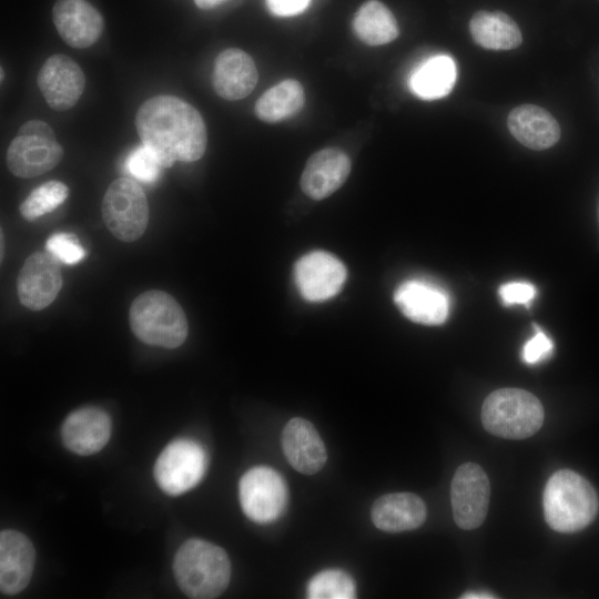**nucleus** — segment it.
<instances>
[{
	"mask_svg": "<svg viewBox=\"0 0 599 599\" xmlns=\"http://www.w3.org/2000/svg\"><path fill=\"white\" fill-rule=\"evenodd\" d=\"M135 128L142 144L153 151L163 167L177 161H197L206 149L202 115L177 97L156 95L143 102L136 112Z\"/></svg>",
	"mask_w": 599,
	"mask_h": 599,
	"instance_id": "nucleus-1",
	"label": "nucleus"
},
{
	"mask_svg": "<svg viewBox=\"0 0 599 599\" xmlns=\"http://www.w3.org/2000/svg\"><path fill=\"white\" fill-rule=\"evenodd\" d=\"M548 526L558 532H576L589 526L599 509L592 485L580 474L561 469L548 479L542 497Z\"/></svg>",
	"mask_w": 599,
	"mask_h": 599,
	"instance_id": "nucleus-2",
	"label": "nucleus"
},
{
	"mask_svg": "<svg viewBox=\"0 0 599 599\" xmlns=\"http://www.w3.org/2000/svg\"><path fill=\"white\" fill-rule=\"evenodd\" d=\"M173 572L180 589L193 599L221 596L231 578V562L223 548L192 538L176 551Z\"/></svg>",
	"mask_w": 599,
	"mask_h": 599,
	"instance_id": "nucleus-3",
	"label": "nucleus"
},
{
	"mask_svg": "<svg viewBox=\"0 0 599 599\" xmlns=\"http://www.w3.org/2000/svg\"><path fill=\"white\" fill-rule=\"evenodd\" d=\"M129 322L133 334L152 346L176 348L189 333L181 305L169 293L159 290L145 291L132 302Z\"/></svg>",
	"mask_w": 599,
	"mask_h": 599,
	"instance_id": "nucleus-4",
	"label": "nucleus"
},
{
	"mask_svg": "<svg viewBox=\"0 0 599 599\" xmlns=\"http://www.w3.org/2000/svg\"><path fill=\"white\" fill-rule=\"evenodd\" d=\"M544 415L540 400L520 388L494 390L481 407L484 428L495 436L507 439L532 436L542 426Z\"/></svg>",
	"mask_w": 599,
	"mask_h": 599,
	"instance_id": "nucleus-5",
	"label": "nucleus"
},
{
	"mask_svg": "<svg viewBox=\"0 0 599 599\" xmlns=\"http://www.w3.org/2000/svg\"><path fill=\"white\" fill-rule=\"evenodd\" d=\"M102 217L109 231L122 242L140 238L149 222L143 189L129 177L114 180L102 200Z\"/></svg>",
	"mask_w": 599,
	"mask_h": 599,
	"instance_id": "nucleus-6",
	"label": "nucleus"
},
{
	"mask_svg": "<svg viewBox=\"0 0 599 599\" xmlns=\"http://www.w3.org/2000/svg\"><path fill=\"white\" fill-rule=\"evenodd\" d=\"M206 468L204 448L193 439L177 438L159 455L154 465V478L164 493L177 496L195 487Z\"/></svg>",
	"mask_w": 599,
	"mask_h": 599,
	"instance_id": "nucleus-7",
	"label": "nucleus"
},
{
	"mask_svg": "<svg viewBox=\"0 0 599 599\" xmlns=\"http://www.w3.org/2000/svg\"><path fill=\"white\" fill-rule=\"evenodd\" d=\"M238 495L244 514L257 524H268L280 518L288 500L285 480L267 466L247 470L240 480Z\"/></svg>",
	"mask_w": 599,
	"mask_h": 599,
	"instance_id": "nucleus-8",
	"label": "nucleus"
},
{
	"mask_svg": "<svg viewBox=\"0 0 599 599\" xmlns=\"http://www.w3.org/2000/svg\"><path fill=\"white\" fill-rule=\"evenodd\" d=\"M490 484L487 474L475 463L460 465L450 485L453 517L464 530L478 528L488 511Z\"/></svg>",
	"mask_w": 599,
	"mask_h": 599,
	"instance_id": "nucleus-9",
	"label": "nucleus"
},
{
	"mask_svg": "<svg viewBox=\"0 0 599 599\" xmlns=\"http://www.w3.org/2000/svg\"><path fill=\"white\" fill-rule=\"evenodd\" d=\"M294 278L304 300L323 302L341 291L346 280V267L333 254L314 251L296 262Z\"/></svg>",
	"mask_w": 599,
	"mask_h": 599,
	"instance_id": "nucleus-10",
	"label": "nucleus"
},
{
	"mask_svg": "<svg viewBox=\"0 0 599 599\" xmlns=\"http://www.w3.org/2000/svg\"><path fill=\"white\" fill-rule=\"evenodd\" d=\"M62 287V274L58 260L48 251L34 252L24 261L18 278L20 302L32 311L49 306Z\"/></svg>",
	"mask_w": 599,
	"mask_h": 599,
	"instance_id": "nucleus-11",
	"label": "nucleus"
},
{
	"mask_svg": "<svg viewBox=\"0 0 599 599\" xmlns=\"http://www.w3.org/2000/svg\"><path fill=\"white\" fill-rule=\"evenodd\" d=\"M38 85L48 105L55 111H67L79 101L85 87L84 74L71 58L54 54L42 64Z\"/></svg>",
	"mask_w": 599,
	"mask_h": 599,
	"instance_id": "nucleus-12",
	"label": "nucleus"
},
{
	"mask_svg": "<svg viewBox=\"0 0 599 599\" xmlns=\"http://www.w3.org/2000/svg\"><path fill=\"white\" fill-rule=\"evenodd\" d=\"M399 311L410 321L424 325H439L449 313V297L439 286L424 280L402 283L394 294Z\"/></svg>",
	"mask_w": 599,
	"mask_h": 599,
	"instance_id": "nucleus-13",
	"label": "nucleus"
},
{
	"mask_svg": "<svg viewBox=\"0 0 599 599\" xmlns=\"http://www.w3.org/2000/svg\"><path fill=\"white\" fill-rule=\"evenodd\" d=\"M63 158V149L55 138L18 134L7 150L10 172L30 179L49 172Z\"/></svg>",
	"mask_w": 599,
	"mask_h": 599,
	"instance_id": "nucleus-14",
	"label": "nucleus"
},
{
	"mask_svg": "<svg viewBox=\"0 0 599 599\" xmlns=\"http://www.w3.org/2000/svg\"><path fill=\"white\" fill-rule=\"evenodd\" d=\"M52 20L63 41L77 49L92 45L104 28L101 13L87 0H57Z\"/></svg>",
	"mask_w": 599,
	"mask_h": 599,
	"instance_id": "nucleus-15",
	"label": "nucleus"
},
{
	"mask_svg": "<svg viewBox=\"0 0 599 599\" xmlns=\"http://www.w3.org/2000/svg\"><path fill=\"white\" fill-rule=\"evenodd\" d=\"M351 169V160L345 152L335 148L322 149L306 162L301 189L313 200L326 199L345 183Z\"/></svg>",
	"mask_w": 599,
	"mask_h": 599,
	"instance_id": "nucleus-16",
	"label": "nucleus"
},
{
	"mask_svg": "<svg viewBox=\"0 0 599 599\" xmlns=\"http://www.w3.org/2000/svg\"><path fill=\"white\" fill-rule=\"evenodd\" d=\"M111 436L110 416L97 407H83L69 414L61 427L64 446L87 456L101 450Z\"/></svg>",
	"mask_w": 599,
	"mask_h": 599,
	"instance_id": "nucleus-17",
	"label": "nucleus"
},
{
	"mask_svg": "<svg viewBox=\"0 0 599 599\" xmlns=\"http://www.w3.org/2000/svg\"><path fill=\"white\" fill-rule=\"evenodd\" d=\"M282 448L291 466L305 475L319 471L327 459L325 445L314 425L301 417L285 425Z\"/></svg>",
	"mask_w": 599,
	"mask_h": 599,
	"instance_id": "nucleus-18",
	"label": "nucleus"
},
{
	"mask_svg": "<svg viewBox=\"0 0 599 599\" xmlns=\"http://www.w3.org/2000/svg\"><path fill=\"white\" fill-rule=\"evenodd\" d=\"M35 561V551L30 539L17 530L0 534V589L6 595H16L29 583Z\"/></svg>",
	"mask_w": 599,
	"mask_h": 599,
	"instance_id": "nucleus-19",
	"label": "nucleus"
},
{
	"mask_svg": "<svg viewBox=\"0 0 599 599\" xmlns=\"http://www.w3.org/2000/svg\"><path fill=\"white\" fill-rule=\"evenodd\" d=\"M258 80L257 69L250 54L237 48L223 50L215 59L213 88L217 95L229 101L247 97Z\"/></svg>",
	"mask_w": 599,
	"mask_h": 599,
	"instance_id": "nucleus-20",
	"label": "nucleus"
},
{
	"mask_svg": "<svg viewBox=\"0 0 599 599\" xmlns=\"http://www.w3.org/2000/svg\"><path fill=\"white\" fill-rule=\"evenodd\" d=\"M427 510L423 499L413 493H393L377 498L370 509L373 524L383 531L400 532L422 526Z\"/></svg>",
	"mask_w": 599,
	"mask_h": 599,
	"instance_id": "nucleus-21",
	"label": "nucleus"
},
{
	"mask_svg": "<svg viewBox=\"0 0 599 599\" xmlns=\"http://www.w3.org/2000/svg\"><path fill=\"white\" fill-rule=\"evenodd\" d=\"M507 125L512 136L531 150H545L560 139L557 120L544 108L522 104L512 109L507 118Z\"/></svg>",
	"mask_w": 599,
	"mask_h": 599,
	"instance_id": "nucleus-22",
	"label": "nucleus"
},
{
	"mask_svg": "<svg viewBox=\"0 0 599 599\" xmlns=\"http://www.w3.org/2000/svg\"><path fill=\"white\" fill-rule=\"evenodd\" d=\"M469 31L473 40L487 50H511L522 41L516 21L501 11L475 12L469 21Z\"/></svg>",
	"mask_w": 599,
	"mask_h": 599,
	"instance_id": "nucleus-23",
	"label": "nucleus"
},
{
	"mask_svg": "<svg viewBox=\"0 0 599 599\" xmlns=\"http://www.w3.org/2000/svg\"><path fill=\"white\" fill-rule=\"evenodd\" d=\"M456 64L448 55L430 57L422 62L410 74L409 89L423 100L446 97L456 82Z\"/></svg>",
	"mask_w": 599,
	"mask_h": 599,
	"instance_id": "nucleus-24",
	"label": "nucleus"
},
{
	"mask_svg": "<svg viewBox=\"0 0 599 599\" xmlns=\"http://www.w3.org/2000/svg\"><path fill=\"white\" fill-rule=\"evenodd\" d=\"M352 24L356 37L368 45L389 43L399 34L393 12L378 0L364 2L357 9Z\"/></svg>",
	"mask_w": 599,
	"mask_h": 599,
	"instance_id": "nucleus-25",
	"label": "nucleus"
},
{
	"mask_svg": "<svg viewBox=\"0 0 599 599\" xmlns=\"http://www.w3.org/2000/svg\"><path fill=\"white\" fill-rule=\"evenodd\" d=\"M304 103L302 84L287 79L266 90L256 101L254 112L261 121L276 123L298 113Z\"/></svg>",
	"mask_w": 599,
	"mask_h": 599,
	"instance_id": "nucleus-26",
	"label": "nucleus"
},
{
	"mask_svg": "<svg viewBox=\"0 0 599 599\" xmlns=\"http://www.w3.org/2000/svg\"><path fill=\"white\" fill-rule=\"evenodd\" d=\"M306 593L309 599H353L356 598V585L347 572L326 569L308 581Z\"/></svg>",
	"mask_w": 599,
	"mask_h": 599,
	"instance_id": "nucleus-27",
	"label": "nucleus"
},
{
	"mask_svg": "<svg viewBox=\"0 0 599 599\" xmlns=\"http://www.w3.org/2000/svg\"><path fill=\"white\" fill-rule=\"evenodd\" d=\"M68 195L69 189L62 182H47L34 189L20 204V214L27 221H33L54 211Z\"/></svg>",
	"mask_w": 599,
	"mask_h": 599,
	"instance_id": "nucleus-28",
	"label": "nucleus"
},
{
	"mask_svg": "<svg viewBox=\"0 0 599 599\" xmlns=\"http://www.w3.org/2000/svg\"><path fill=\"white\" fill-rule=\"evenodd\" d=\"M161 164L151 149L145 145L135 148L125 160L126 171L136 180L153 183L160 174Z\"/></svg>",
	"mask_w": 599,
	"mask_h": 599,
	"instance_id": "nucleus-29",
	"label": "nucleus"
},
{
	"mask_svg": "<svg viewBox=\"0 0 599 599\" xmlns=\"http://www.w3.org/2000/svg\"><path fill=\"white\" fill-rule=\"evenodd\" d=\"M45 247L57 260L70 265L79 263L85 256L77 236L69 233L53 234L47 240Z\"/></svg>",
	"mask_w": 599,
	"mask_h": 599,
	"instance_id": "nucleus-30",
	"label": "nucleus"
},
{
	"mask_svg": "<svg viewBox=\"0 0 599 599\" xmlns=\"http://www.w3.org/2000/svg\"><path fill=\"white\" fill-rule=\"evenodd\" d=\"M551 339L541 331H538L522 347L521 357L527 364H537L546 359L552 351Z\"/></svg>",
	"mask_w": 599,
	"mask_h": 599,
	"instance_id": "nucleus-31",
	"label": "nucleus"
},
{
	"mask_svg": "<svg viewBox=\"0 0 599 599\" xmlns=\"http://www.w3.org/2000/svg\"><path fill=\"white\" fill-rule=\"evenodd\" d=\"M498 293L506 305H528L536 295V288L530 283L510 282L502 284Z\"/></svg>",
	"mask_w": 599,
	"mask_h": 599,
	"instance_id": "nucleus-32",
	"label": "nucleus"
},
{
	"mask_svg": "<svg viewBox=\"0 0 599 599\" xmlns=\"http://www.w3.org/2000/svg\"><path fill=\"white\" fill-rule=\"evenodd\" d=\"M270 12L277 17H293L305 11L311 0H265Z\"/></svg>",
	"mask_w": 599,
	"mask_h": 599,
	"instance_id": "nucleus-33",
	"label": "nucleus"
},
{
	"mask_svg": "<svg viewBox=\"0 0 599 599\" xmlns=\"http://www.w3.org/2000/svg\"><path fill=\"white\" fill-rule=\"evenodd\" d=\"M18 134L39 135L45 138H55L53 130L49 124L40 120H30L21 125Z\"/></svg>",
	"mask_w": 599,
	"mask_h": 599,
	"instance_id": "nucleus-34",
	"label": "nucleus"
},
{
	"mask_svg": "<svg viewBox=\"0 0 599 599\" xmlns=\"http://www.w3.org/2000/svg\"><path fill=\"white\" fill-rule=\"evenodd\" d=\"M227 0H194L195 4L203 10L213 9Z\"/></svg>",
	"mask_w": 599,
	"mask_h": 599,
	"instance_id": "nucleus-35",
	"label": "nucleus"
},
{
	"mask_svg": "<svg viewBox=\"0 0 599 599\" xmlns=\"http://www.w3.org/2000/svg\"><path fill=\"white\" fill-rule=\"evenodd\" d=\"M461 598L463 599H489V598H495V596L488 592L475 591V592H466L461 596Z\"/></svg>",
	"mask_w": 599,
	"mask_h": 599,
	"instance_id": "nucleus-36",
	"label": "nucleus"
},
{
	"mask_svg": "<svg viewBox=\"0 0 599 599\" xmlns=\"http://www.w3.org/2000/svg\"><path fill=\"white\" fill-rule=\"evenodd\" d=\"M3 257V235L1 234V258Z\"/></svg>",
	"mask_w": 599,
	"mask_h": 599,
	"instance_id": "nucleus-37",
	"label": "nucleus"
},
{
	"mask_svg": "<svg viewBox=\"0 0 599 599\" xmlns=\"http://www.w3.org/2000/svg\"><path fill=\"white\" fill-rule=\"evenodd\" d=\"M3 79V69L1 68V80Z\"/></svg>",
	"mask_w": 599,
	"mask_h": 599,
	"instance_id": "nucleus-38",
	"label": "nucleus"
}]
</instances>
